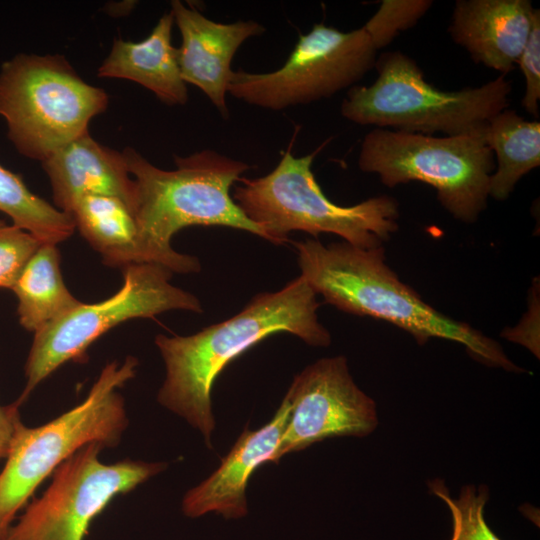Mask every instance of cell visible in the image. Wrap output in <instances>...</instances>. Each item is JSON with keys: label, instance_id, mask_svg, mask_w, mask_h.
I'll return each instance as SVG.
<instances>
[{"label": "cell", "instance_id": "1", "mask_svg": "<svg viewBox=\"0 0 540 540\" xmlns=\"http://www.w3.org/2000/svg\"><path fill=\"white\" fill-rule=\"evenodd\" d=\"M320 303L307 281L299 276L281 290L255 295L233 317L189 336L158 334L155 344L166 376L158 402L198 429L211 447L215 429L211 390L218 375L236 357L277 333H290L311 346L331 342L318 321Z\"/></svg>", "mask_w": 540, "mask_h": 540}, {"label": "cell", "instance_id": "2", "mask_svg": "<svg viewBox=\"0 0 540 540\" xmlns=\"http://www.w3.org/2000/svg\"><path fill=\"white\" fill-rule=\"evenodd\" d=\"M294 245L301 276L339 310L392 323L420 345L430 338L454 341L487 366L522 371L496 341L440 313L400 281L385 262L383 246L363 249L345 241L324 245L314 239Z\"/></svg>", "mask_w": 540, "mask_h": 540}, {"label": "cell", "instance_id": "3", "mask_svg": "<svg viewBox=\"0 0 540 540\" xmlns=\"http://www.w3.org/2000/svg\"><path fill=\"white\" fill-rule=\"evenodd\" d=\"M135 183L134 217L146 243L173 273L200 271L198 258L175 251L171 238L191 226H226L265 238L234 202L230 190L248 164L204 149L175 156L176 168L163 170L134 148L122 151Z\"/></svg>", "mask_w": 540, "mask_h": 540}, {"label": "cell", "instance_id": "4", "mask_svg": "<svg viewBox=\"0 0 540 540\" xmlns=\"http://www.w3.org/2000/svg\"><path fill=\"white\" fill-rule=\"evenodd\" d=\"M292 143L277 166L259 178L241 177L232 198L266 240L285 244L291 231L333 233L363 249L381 247L398 229L399 205L388 195L341 206L325 196L312 172L313 153L295 157Z\"/></svg>", "mask_w": 540, "mask_h": 540}, {"label": "cell", "instance_id": "5", "mask_svg": "<svg viewBox=\"0 0 540 540\" xmlns=\"http://www.w3.org/2000/svg\"><path fill=\"white\" fill-rule=\"evenodd\" d=\"M138 360L107 363L87 397L77 406L38 427L19 424L0 471V540L38 486L79 449L91 443L116 447L128 426L125 401L118 389L135 374Z\"/></svg>", "mask_w": 540, "mask_h": 540}, {"label": "cell", "instance_id": "6", "mask_svg": "<svg viewBox=\"0 0 540 540\" xmlns=\"http://www.w3.org/2000/svg\"><path fill=\"white\" fill-rule=\"evenodd\" d=\"M375 66L377 79L351 87L341 104L342 116L359 125L454 136L485 127L509 105L512 86L504 75L479 87L442 91L400 51L382 54Z\"/></svg>", "mask_w": 540, "mask_h": 540}, {"label": "cell", "instance_id": "7", "mask_svg": "<svg viewBox=\"0 0 540 540\" xmlns=\"http://www.w3.org/2000/svg\"><path fill=\"white\" fill-rule=\"evenodd\" d=\"M108 94L85 82L62 55L20 53L0 69V116L24 157L47 159L88 132Z\"/></svg>", "mask_w": 540, "mask_h": 540}, {"label": "cell", "instance_id": "8", "mask_svg": "<svg viewBox=\"0 0 540 540\" xmlns=\"http://www.w3.org/2000/svg\"><path fill=\"white\" fill-rule=\"evenodd\" d=\"M486 126L446 137L375 128L362 141L358 166L388 187L426 183L455 219L473 223L487 206L495 170Z\"/></svg>", "mask_w": 540, "mask_h": 540}, {"label": "cell", "instance_id": "9", "mask_svg": "<svg viewBox=\"0 0 540 540\" xmlns=\"http://www.w3.org/2000/svg\"><path fill=\"white\" fill-rule=\"evenodd\" d=\"M173 272L157 264L123 268V283L111 297L74 309L34 333L24 366L25 387L16 402L21 406L49 375L69 361L85 362L87 350L119 324L151 318L170 310L202 312L199 299L170 283Z\"/></svg>", "mask_w": 540, "mask_h": 540}, {"label": "cell", "instance_id": "10", "mask_svg": "<svg viewBox=\"0 0 540 540\" xmlns=\"http://www.w3.org/2000/svg\"><path fill=\"white\" fill-rule=\"evenodd\" d=\"M376 53L363 27L341 32L316 24L299 36L282 67L269 73L233 71L227 92L270 110L311 103L353 87L375 66Z\"/></svg>", "mask_w": 540, "mask_h": 540}, {"label": "cell", "instance_id": "11", "mask_svg": "<svg viewBox=\"0 0 540 540\" xmlns=\"http://www.w3.org/2000/svg\"><path fill=\"white\" fill-rule=\"evenodd\" d=\"M104 449L91 443L52 473L40 497L34 498L3 540H83L93 519L120 495L166 469L165 462L99 460Z\"/></svg>", "mask_w": 540, "mask_h": 540}, {"label": "cell", "instance_id": "12", "mask_svg": "<svg viewBox=\"0 0 540 540\" xmlns=\"http://www.w3.org/2000/svg\"><path fill=\"white\" fill-rule=\"evenodd\" d=\"M290 413L272 463L327 438L365 437L378 426L376 403L350 375L344 356L322 358L297 374L285 395Z\"/></svg>", "mask_w": 540, "mask_h": 540}, {"label": "cell", "instance_id": "13", "mask_svg": "<svg viewBox=\"0 0 540 540\" xmlns=\"http://www.w3.org/2000/svg\"><path fill=\"white\" fill-rule=\"evenodd\" d=\"M170 12L181 34L177 50L182 79L198 87L227 118L226 93L233 73L232 59L243 42L261 35L264 27L253 20L215 22L178 0L171 2Z\"/></svg>", "mask_w": 540, "mask_h": 540}, {"label": "cell", "instance_id": "14", "mask_svg": "<svg viewBox=\"0 0 540 540\" xmlns=\"http://www.w3.org/2000/svg\"><path fill=\"white\" fill-rule=\"evenodd\" d=\"M290 403L285 396L276 414L266 425L252 431L246 428L220 466L182 499V512L190 518L215 513L225 519L247 515L246 487L259 466L272 463L285 430Z\"/></svg>", "mask_w": 540, "mask_h": 540}, {"label": "cell", "instance_id": "15", "mask_svg": "<svg viewBox=\"0 0 540 540\" xmlns=\"http://www.w3.org/2000/svg\"><path fill=\"white\" fill-rule=\"evenodd\" d=\"M535 12L529 0H458L449 33L475 62L504 75L518 62Z\"/></svg>", "mask_w": 540, "mask_h": 540}, {"label": "cell", "instance_id": "16", "mask_svg": "<svg viewBox=\"0 0 540 540\" xmlns=\"http://www.w3.org/2000/svg\"><path fill=\"white\" fill-rule=\"evenodd\" d=\"M52 189L54 206L70 214L85 195H110L122 200L134 215L135 183L122 152L94 140L89 132L69 142L41 162Z\"/></svg>", "mask_w": 540, "mask_h": 540}, {"label": "cell", "instance_id": "17", "mask_svg": "<svg viewBox=\"0 0 540 540\" xmlns=\"http://www.w3.org/2000/svg\"><path fill=\"white\" fill-rule=\"evenodd\" d=\"M173 24V16L168 12L144 40L115 39L109 55L98 68V77L131 80L165 104H185L188 91L180 73L178 50L171 43Z\"/></svg>", "mask_w": 540, "mask_h": 540}, {"label": "cell", "instance_id": "18", "mask_svg": "<svg viewBox=\"0 0 540 540\" xmlns=\"http://www.w3.org/2000/svg\"><path fill=\"white\" fill-rule=\"evenodd\" d=\"M70 215L75 229L109 267L167 263L144 240L136 219L125 203L110 195L90 194L78 199Z\"/></svg>", "mask_w": 540, "mask_h": 540}, {"label": "cell", "instance_id": "19", "mask_svg": "<svg viewBox=\"0 0 540 540\" xmlns=\"http://www.w3.org/2000/svg\"><path fill=\"white\" fill-rule=\"evenodd\" d=\"M20 325L36 333L62 317L81 301L66 287L56 245L41 244L12 288Z\"/></svg>", "mask_w": 540, "mask_h": 540}, {"label": "cell", "instance_id": "20", "mask_svg": "<svg viewBox=\"0 0 540 540\" xmlns=\"http://www.w3.org/2000/svg\"><path fill=\"white\" fill-rule=\"evenodd\" d=\"M486 141L497 159L489 196L502 201L525 174L540 165V123L506 108L487 123Z\"/></svg>", "mask_w": 540, "mask_h": 540}, {"label": "cell", "instance_id": "21", "mask_svg": "<svg viewBox=\"0 0 540 540\" xmlns=\"http://www.w3.org/2000/svg\"><path fill=\"white\" fill-rule=\"evenodd\" d=\"M0 211L42 244L57 245L75 231L70 214L31 192L20 175L1 165Z\"/></svg>", "mask_w": 540, "mask_h": 540}, {"label": "cell", "instance_id": "22", "mask_svg": "<svg viewBox=\"0 0 540 540\" xmlns=\"http://www.w3.org/2000/svg\"><path fill=\"white\" fill-rule=\"evenodd\" d=\"M430 491L443 500L452 517L450 540H500L490 529L484 517V508L489 500L486 485L463 486L457 498H453L441 479L429 481Z\"/></svg>", "mask_w": 540, "mask_h": 540}, {"label": "cell", "instance_id": "23", "mask_svg": "<svg viewBox=\"0 0 540 540\" xmlns=\"http://www.w3.org/2000/svg\"><path fill=\"white\" fill-rule=\"evenodd\" d=\"M431 0H384L363 26L376 50L387 46L399 32L413 27L432 6Z\"/></svg>", "mask_w": 540, "mask_h": 540}, {"label": "cell", "instance_id": "24", "mask_svg": "<svg viewBox=\"0 0 540 540\" xmlns=\"http://www.w3.org/2000/svg\"><path fill=\"white\" fill-rule=\"evenodd\" d=\"M41 244L29 232L0 219V288L12 290Z\"/></svg>", "mask_w": 540, "mask_h": 540}, {"label": "cell", "instance_id": "25", "mask_svg": "<svg viewBox=\"0 0 540 540\" xmlns=\"http://www.w3.org/2000/svg\"><path fill=\"white\" fill-rule=\"evenodd\" d=\"M525 78V94L522 105L534 116L539 115L540 100V12L536 9L531 31L518 59Z\"/></svg>", "mask_w": 540, "mask_h": 540}, {"label": "cell", "instance_id": "26", "mask_svg": "<svg viewBox=\"0 0 540 540\" xmlns=\"http://www.w3.org/2000/svg\"><path fill=\"white\" fill-rule=\"evenodd\" d=\"M19 407L16 401L9 405L0 404V460L7 458L16 430L22 422Z\"/></svg>", "mask_w": 540, "mask_h": 540}]
</instances>
